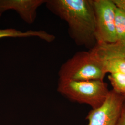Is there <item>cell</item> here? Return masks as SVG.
<instances>
[{"label": "cell", "instance_id": "30bf717a", "mask_svg": "<svg viewBox=\"0 0 125 125\" xmlns=\"http://www.w3.org/2000/svg\"><path fill=\"white\" fill-rule=\"evenodd\" d=\"M115 21L117 40L125 39V10L117 7Z\"/></svg>", "mask_w": 125, "mask_h": 125}, {"label": "cell", "instance_id": "277c9868", "mask_svg": "<svg viewBox=\"0 0 125 125\" xmlns=\"http://www.w3.org/2000/svg\"><path fill=\"white\" fill-rule=\"evenodd\" d=\"M97 43H114L117 41L115 27L117 6L112 0H93Z\"/></svg>", "mask_w": 125, "mask_h": 125}, {"label": "cell", "instance_id": "6da1fadb", "mask_svg": "<svg viewBox=\"0 0 125 125\" xmlns=\"http://www.w3.org/2000/svg\"><path fill=\"white\" fill-rule=\"evenodd\" d=\"M47 9L64 21L76 44L90 50L97 44L93 0H46Z\"/></svg>", "mask_w": 125, "mask_h": 125}, {"label": "cell", "instance_id": "9c48e42d", "mask_svg": "<svg viewBox=\"0 0 125 125\" xmlns=\"http://www.w3.org/2000/svg\"><path fill=\"white\" fill-rule=\"evenodd\" d=\"M103 62L107 73L125 74V58H112Z\"/></svg>", "mask_w": 125, "mask_h": 125}, {"label": "cell", "instance_id": "4fadbf2b", "mask_svg": "<svg viewBox=\"0 0 125 125\" xmlns=\"http://www.w3.org/2000/svg\"><path fill=\"white\" fill-rule=\"evenodd\" d=\"M117 125H125V104Z\"/></svg>", "mask_w": 125, "mask_h": 125}, {"label": "cell", "instance_id": "3957f363", "mask_svg": "<svg viewBox=\"0 0 125 125\" xmlns=\"http://www.w3.org/2000/svg\"><path fill=\"white\" fill-rule=\"evenodd\" d=\"M106 74L103 61L89 51L75 54L61 65L58 75L62 80H103Z\"/></svg>", "mask_w": 125, "mask_h": 125}, {"label": "cell", "instance_id": "8992f818", "mask_svg": "<svg viewBox=\"0 0 125 125\" xmlns=\"http://www.w3.org/2000/svg\"><path fill=\"white\" fill-rule=\"evenodd\" d=\"M46 0H0V15L6 11L17 12L25 22L31 25L35 21L37 10Z\"/></svg>", "mask_w": 125, "mask_h": 125}, {"label": "cell", "instance_id": "8fae6325", "mask_svg": "<svg viewBox=\"0 0 125 125\" xmlns=\"http://www.w3.org/2000/svg\"><path fill=\"white\" fill-rule=\"evenodd\" d=\"M108 79L113 87V90L123 95L125 94V74L111 73Z\"/></svg>", "mask_w": 125, "mask_h": 125}, {"label": "cell", "instance_id": "5bb4252c", "mask_svg": "<svg viewBox=\"0 0 125 125\" xmlns=\"http://www.w3.org/2000/svg\"><path fill=\"white\" fill-rule=\"evenodd\" d=\"M123 96H124V97H125V94H123Z\"/></svg>", "mask_w": 125, "mask_h": 125}, {"label": "cell", "instance_id": "7a4b0ae2", "mask_svg": "<svg viewBox=\"0 0 125 125\" xmlns=\"http://www.w3.org/2000/svg\"><path fill=\"white\" fill-rule=\"evenodd\" d=\"M57 90L72 101L87 104L92 109L103 105L110 91L107 83L101 80H59Z\"/></svg>", "mask_w": 125, "mask_h": 125}, {"label": "cell", "instance_id": "ba28073f", "mask_svg": "<svg viewBox=\"0 0 125 125\" xmlns=\"http://www.w3.org/2000/svg\"><path fill=\"white\" fill-rule=\"evenodd\" d=\"M6 37L20 38L37 37L47 43H51L55 40V36L53 34L43 30H30L23 31L14 28L0 29V39Z\"/></svg>", "mask_w": 125, "mask_h": 125}, {"label": "cell", "instance_id": "5b68a950", "mask_svg": "<svg viewBox=\"0 0 125 125\" xmlns=\"http://www.w3.org/2000/svg\"><path fill=\"white\" fill-rule=\"evenodd\" d=\"M125 104L124 96L110 90L103 105L88 113L86 117L88 125H117Z\"/></svg>", "mask_w": 125, "mask_h": 125}, {"label": "cell", "instance_id": "7c38bea8", "mask_svg": "<svg viewBox=\"0 0 125 125\" xmlns=\"http://www.w3.org/2000/svg\"><path fill=\"white\" fill-rule=\"evenodd\" d=\"M116 6L125 11V0H112Z\"/></svg>", "mask_w": 125, "mask_h": 125}, {"label": "cell", "instance_id": "52a82bcc", "mask_svg": "<svg viewBox=\"0 0 125 125\" xmlns=\"http://www.w3.org/2000/svg\"><path fill=\"white\" fill-rule=\"evenodd\" d=\"M89 51L102 61L112 58H125V39L114 43H97Z\"/></svg>", "mask_w": 125, "mask_h": 125}]
</instances>
